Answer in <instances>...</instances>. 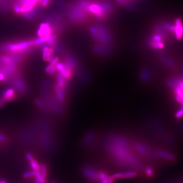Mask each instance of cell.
I'll use <instances>...</instances> for the list:
<instances>
[{
    "mask_svg": "<svg viewBox=\"0 0 183 183\" xmlns=\"http://www.w3.org/2000/svg\"><path fill=\"white\" fill-rule=\"evenodd\" d=\"M56 36L55 35H50L48 37H39L38 38L36 39L34 41V43L35 44L38 45L44 42H47L49 40L51 39H56Z\"/></svg>",
    "mask_w": 183,
    "mask_h": 183,
    "instance_id": "5b68a950",
    "label": "cell"
},
{
    "mask_svg": "<svg viewBox=\"0 0 183 183\" xmlns=\"http://www.w3.org/2000/svg\"><path fill=\"white\" fill-rule=\"evenodd\" d=\"M29 162H30L31 168L33 171H38L40 169L41 166L38 164V163L35 161L34 158Z\"/></svg>",
    "mask_w": 183,
    "mask_h": 183,
    "instance_id": "52a82bcc",
    "label": "cell"
},
{
    "mask_svg": "<svg viewBox=\"0 0 183 183\" xmlns=\"http://www.w3.org/2000/svg\"><path fill=\"white\" fill-rule=\"evenodd\" d=\"M55 41H55V39H51V40H49L47 42V43L48 44L50 45H54V44H55Z\"/></svg>",
    "mask_w": 183,
    "mask_h": 183,
    "instance_id": "d4e9b609",
    "label": "cell"
},
{
    "mask_svg": "<svg viewBox=\"0 0 183 183\" xmlns=\"http://www.w3.org/2000/svg\"><path fill=\"white\" fill-rule=\"evenodd\" d=\"M52 66H52L51 64L49 65L47 68H46V69H45V71L47 72H49V71H50V69H51V68L52 67Z\"/></svg>",
    "mask_w": 183,
    "mask_h": 183,
    "instance_id": "83f0119b",
    "label": "cell"
},
{
    "mask_svg": "<svg viewBox=\"0 0 183 183\" xmlns=\"http://www.w3.org/2000/svg\"><path fill=\"white\" fill-rule=\"evenodd\" d=\"M56 70V66H53L51 68V69H50V71H49V73L50 74L52 75V74H53L54 73V72H55Z\"/></svg>",
    "mask_w": 183,
    "mask_h": 183,
    "instance_id": "cb8c5ba5",
    "label": "cell"
},
{
    "mask_svg": "<svg viewBox=\"0 0 183 183\" xmlns=\"http://www.w3.org/2000/svg\"><path fill=\"white\" fill-rule=\"evenodd\" d=\"M35 175V171H32L30 172H27L23 174V177L25 178H28L33 176H34Z\"/></svg>",
    "mask_w": 183,
    "mask_h": 183,
    "instance_id": "5bb4252c",
    "label": "cell"
},
{
    "mask_svg": "<svg viewBox=\"0 0 183 183\" xmlns=\"http://www.w3.org/2000/svg\"><path fill=\"white\" fill-rule=\"evenodd\" d=\"M0 183H6V182L4 181H1V182H0Z\"/></svg>",
    "mask_w": 183,
    "mask_h": 183,
    "instance_id": "1f68e13d",
    "label": "cell"
},
{
    "mask_svg": "<svg viewBox=\"0 0 183 183\" xmlns=\"http://www.w3.org/2000/svg\"><path fill=\"white\" fill-rule=\"evenodd\" d=\"M49 51V48L47 46H45L43 49V58L44 60L47 61L48 56V53Z\"/></svg>",
    "mask_w": 183,
    "mask_h": 183,
    "instance_id": "7c38bea8",
    "label": "cell"
},
{
    "mask_svg": "<svg viewBox=\"0 0 183 183\" xmlns=\"http://www.w3.org/2000/svg\"><path fill=\"white\" fill-rule=\"evenodd\" d=\"M33 44H34V43L33 41H26L15 44H9L4 46L3 49L4 50L5 49L11 51H19L26 50V49H27L29 46L33 45Z\"/></svg>",
    "mask_w": 183,
    "mask_h": 183,
    "instance_id": "6da1fadb",
    "label": "cell"
},
{
    "mask_svg": "<svg viewBox=\"0 0 183 183\" xmlns=\"http://www.w3.org/2000/svg\"><path fill=\"white\" fill-rule=\"evenodd\" d=\"M51 34V29L49 23H42L40 25L37 31V35L39 37H48Z\"/></svg>",
    "mask_w": 183,
    "mask_h": 183,
    "instance_id": "7a4b0ae2",
    "label": "cell"
},
{
    "mask_svg": "<svg viewBox=\"0 0 183 183\" xmlns=\"http://www.w3.org/2000/svg\"><path fill=\"white\" fill-rule=\"evenodd\" d=\"M112 178L114 179H121L123 178V173H116L115 174H113Z\"/></svg>",
    "mask_w": 183,
    "mask_h": 183,
    "instance_id": "d6986e66",
    "label": "cell"
},
{
    "mask_svg": "<svg viewBox=\"0 0 183 183\" xmlns=\"http://www.w3.org/2000/svg\"><path fill=\"white\" fill-rule=\"evenodd\" d=\"M47 172H48V169L47 166L45 165H43L41 167V173L42 179L44 183L45 182L46 178H47Z\"/></svg>",
    "mask_w": 183,
    "mask_h": 183,
    "instance_id": "ba28073f",
    "label": "cell"
},
{
    "mask_svg": "<svg viewBox=\"0 0 183 183\" xmlns=\"http://www.w3.org/2000/svg\"><path fill=\"white\" fill-rule=\"evenodd\" d=\"M57 80L58 82V84L60 87H63L64 85V80L63 79V77L60 74L57 75Z\"/></svg>",
    "mask_w": 183,
    "mask_h": 183,
    "instance_id": "4fadbf2b",
    "label": "cell"
},
{
    "mask_svg": "<svg viewBox=\"0 0 183 183\" xmlns=\"http://www.w3.org/2000/svg\"><path fill=\"white\" fill-rule=\"evenodd\" d=\"M158 155L161 157H163V158H168L170 159H171L173 158V157L170 155L169 154L167 153H163V152H160L158 153Z\"/></svg>",
    "mask_w": 183,
    "mask_h": 183,
    "instance_id": "2e32d148",
    "label": "cell"
},
{
    "mask_svg": "<svg viewBox=\"0 0 183 183\" xmlns=\"http://www.w3.org/2000/svg\"><path fill=\"white\" fill-rule=\"evenodd\" d=\"M58 59L57 58H55L54 59H53L51 61V64L52 65V66H55L58 62Z\"/></svg>",
    "mask_w": 183,
    "mask_h": 183,
    "instance_id": "44dd1931",
    "label": "cell"
},
{
    "mask_svg": "<svg viewBox=\"0 0 183 183\" xmlns=\"http://www.w3.org/2000/svg\"><path fill=\"white\" fill-rule=\"evenodd\" d=\"M89 10L98 16H101L103 14V11L102 8L96 4L92 5L88 7Z\"/></svg>",
    "mask_w": 183,
    "mask_h": 183,
    "instance_id": "3957f363",
    "label": "cell"
},
{
    "mask_svg": "<svg viewBox=\"0 0 183 183\" xmlns=\"http://www.w3.org/2000/svg\"><path fill=\"white\" fill-rule=\"evenodd\" d=\"M5 77L4 74L2 73H0V81H2L4 80Z\"/></svg>",
    "mask_w": 183,
    "mask_h": 183,
    "instance_id": "f1b7e54d",
    "label": "cell"
},
{
    "mask_svg": "<svg viewBox=\"0 0 183 183\" xmlns=\"http://www.w3.org/2000/svg\"><path fill=\"white\" fill-rule=\"evenodd\" d=\"M34 9V6L32 5H22L20 8V12L22 13H25L30 11H31Z\"/></svg>",
    "mask_w": 183,
    "mask_h": 183,
    "instance_id": "9c48e42d",
    "label": "cell"
},
{
    "mask_svg": "<svg viewBox=\"0 0 183 183\" xmlns=\"http://www.w3.org/2000/svg\"><path fill=\"white\" fill-rule=\"evenodd\" d=\"M173 30H174L176 37L177 39H180L181 38L182 34V29L181 21L179 19H177L176 21V26L172 28Z\"/></svg>",
    "mask_w": 183,
    "mask_h": 183,
    "instance_id": "277c9868",
    "label": "cell"
},
{
    "mask_svg": "<svg viewBox=\"0 0 183 183\" xmlns=\"http://www.w3.org/2000/svg\"><path fill=\"white\" fill-rule=\"evenodd\" d=\"M55 88H56V90L57 91V96H58L59 99L61 101H64V95H63L62 91L60 89V87L58 85H56Z\"/></svg>",
    "mask_w": 183,
    "mask_h": 183,
    "instance_id": "30bf717a",
    "label": "cell"
},
{
    "mask_svg": "<svg viewBox=\"0 0 183 183\" xmlns=\"http://www.w3.org/2000/svg\"><path fill=\"white\" fill-rule=\"evenodd\" d=\"M27 5L34 6L36 3L37 0H24Z\"/></svg>",
    "mask_w": 183,
    "mask_h": 183,
    "instance_id": "e0dca14e",
    "label": "cell"
},
{
    "mask_svg": "<svg viewBox=\"0 0 183 183\" xmlns=\"http://www.w3.org/2000/svg\"><path fill=\"white\" fill-rule=\"evenodd\" d=\"M55 66H56V68L59 71H61V70H62L63 69H64L65 68V66L62 63H57L55 65Z\"/></svg>",
    "mask_w": 183,
    "mask_h": 183,
    "instance_id": "ac0fdd59",
    "label": "cell"
},
{
    "mask_svg": "<svg viewBox=\"0 0 183 183\" xmlns=\"http://www.w3.org/2000/svg\"><path fill=\"white\" fill-rule=\"evenodd\" d=\"M49 1H50V0H43V1H42V2H41L42 6L43 7L47 6L49 4Z\"/></svg>",
    "mask_w": 183,
    "mask_h": 183,
    "instance_id": "603a6c76",
    "label": "cell"
},
{
    "mask_svg": "<svg viewBox=\"0 0 183 183\" xmlns=\"http://www.w3.org/2000/svg\"><path fill=\"white\" fill-rule=\"evenodd\" d=\"M20 8H21V7L19 5H18V4L15 5V6H14V10H15V12L20 13Z\"/></svg>",
    "mask_w": 183,
    "mask_h": 183,
    "instance_id": "7402d4cb",
    "label": "cell"
},
{
    "mask_svg": "<svg viewBox=\"0 0 183 183\" xmlns=\"http://www.w3.org/2000/svg\"><path fill=\"white\" fill-rule=\"evenodd\" d=\"M136 173L134 171H128L123 173V178H131L136 176Z\"/></svg>",
    "mask_w": 183,
    "mask_h": 183,
    "instance_id": "8fae6325",
    "label": "cell"
},
{
    "mask_svg": "<svg viewBox=\"0 0 183 183\" xmlns=\"http://www.w3.org/2000/svg\"><path fill=\"white\" fill-rule=\"evenodd\" d=\"M53 53H54V50L53 49H49V53H48V58L47 61H49V62H51L52 59H53Z\"/></svg>",
    "mask_w": 183,
    "mask_h": 183,
    "instance_id": "9a60e30c",
    "label": "cell"
},
{
    "mask_svg": "<svg viewBox=\"0 0 183 183\" xmlns=\"http://www.w3.org/2000/svg\"><path fill=\"white\" fill-rule=\"evenodd\" d=\"M182 115V110L181 109L180 110H179L176 113V117L177 118H179Z\"/></svg>",
    "mask_w": 183,
    "mask_h": 183,
    "instance_id": "484cf974",
    "label": "cell"
},
{
    "mask_svg": "<svg viewBox=\"0 0 183 183\" xmlns=\"http://www.w3.org/2000/svg\"><path fill=\"white\" fill-rule=\"evenodd\" d=\"M153 170H152L151 168H148V169H147V170H146V174H147L148 176H151L153 174Z\"/></svg>",
    "mask_w": 183,
    "mask_h": 183,
    "instance_id": "ffe728a7",
    "label": "cell"
},
{
    "mask_svg": "<svg viewBox=\"0 0 183 183\" xmlns=\"http://www.w3.org/2000/svg\"><path fill=\"white\" fill-rule=\"evenodd\" d=\"M14 91L13 89L12 88H9L7 89L4 94V97L5 98V99H7V100H11L12 99L14 95Z\"/></svg>",
    "mask_w": 183,
    "mask_h": 183,
    "instance_id": "8992f818",
    "label": "cell"
},
{
    "mask_svg": "<svg viewBox=\"0 0 183 183\" xmlns=\"http://www.w3.org/2000/svg\"><path fill=\"white\" fill-rule=\"evenodd\" d=\"M42 1H43V0H37V3H40L42 2Z\"/></svg>",
    "mask_w": 183,
    "mask_h": 183,
    "instance_id": "4dcf8cb0",
    "label": "cell"
},
{
    "mask_svg": "<svg viewBox=\"0 0 183 183\" xmlns=\"http://www.w3.org/2000/svg\"><path fill=\"white\" fill-rule=\"evenodd\" d=\"M6 140V137L2 134H0V141H5Z\"/></svg>",
    "mask_w": 183,
    "mask_h": 183,
    "instance_id": "4316f807",
    "label": "cell"
},
{
    "mask_svg": "<svg viewBox=\"0 0 183 183\" xmlns=\"http://www.w3.org/2000/svg\"><path fill=\"white\" fill-rule=\"evenodd\" d=\"M17 86L19 87V88H22L23 87V83L21 82H17Z\"/></svg>",
    "mask_w": 183,
    "mask_h": 183,
    "instance_id": "f546056e",
    "label": "cell"
}]
</instances>
